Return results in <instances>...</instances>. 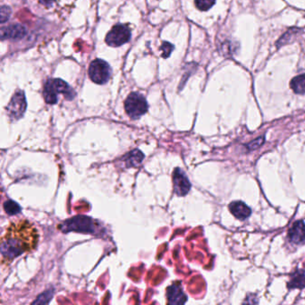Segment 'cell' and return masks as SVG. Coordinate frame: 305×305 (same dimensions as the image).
<instances>
[{"mask_svg": "<svg viewBox=\"0 0 305 305\" xmlns=\"http://www.w3.org/2000/svg\"><path fill=\"white\" fill-rule=\"evenodd\" d=\"M39 240V231L28 219L9 224L1 238V264L8 266L21 255L35 250Z\"/></svg>", "mask_w": 305, "mask_h": 305, "instance_id": "6da1fadb", "label": "cell"}, {"mask_svg": "<svg viewBox=\"0 0 305 305\" xmlns=\"http://www.w3.org/2000/svg\"><path fill=\"white\" fill-rule=\"evenodd\" d=\"M59 94H63L67 100H72L76 96L75 90L61 79H48L43 87V98L47 104L58 103Z\"/></svg>", "mask_w": 305, "mask_h": 305, "instance_id": "7a4b0ae2", "label": "cell"}, {"mask_svg": "<svg viewBox=\"0 0 305 305\" xmlns=\"http://www.w3.org/2000/svg\"><path fill=\"white\" fill-rule=\"evenodd\" d=\"M149 106L143 95L139 92H132L125 101V110L130 118L139 119L148 111Z\"/></svg>", "mask_w": 305, "mask_h": 305, "instance_id": "3957f363", "label": "cell"}, {"mask_svg": "<svg viewBox=\"0 0 305 305\" xmlns=\"http://www.w3.org/2000/svg\"><path fill=\"white\" fill-rule=\"evenodd\" d=\"M89 76L95 83L100 85L105 84L111 76V67L106 61L99 59H95L90 63Z\"/></svg>", "mask_w": 305, "mask_h": 305, "instance_id": "277c9868", "label": "cell"}, {"mask_svg": "<svg viewBox=\"0 0 305 305\" xmlns=\"http://www.w3.org/2000/svg\"><path fill=\"white\" fill-rule=\"evenodd\" d=\"M27 108V102L23 90H18L13 95L11 100L7 108V113L12 121L19 120L24 116Z\"/></svg>", "mask_w": 305, "mask_h": 305, "instance_id": "5b68a950", "label": "cell"}, {"mask_svg": "<svg viewBox=\"0 0 305 305\" xmlns=\"http://www.w3.org/2000/svg\"><path fill=\"white\" fill-rule=\"evenodd\" d=\"M131 30L125 24L115 25L106 36V43L110 47H119L129 41Z\"/></svg>", "mask_w": 305, "mask_h": 305, "instance_id": "8992f818", "label": "cell"}, {"mask_svg": "<svg viewBox=\"0 0 305 305\" xmlns=\"http://www.w3.org/2000/svg\"><path fill=\"white\" fill-rule=\"evenodd\" d=\"M173 182L174 191L178 196L186 195L191 189V183L185 173L181 168H176L174 170Z\"/></svg>", "mask_w": 305, "mask_h": 305, "instance_id": "52a82bcc", "label": "cell"}, {"mask_svg": "<svg viewBox=\"0 0 305 305\" xmlns=\"http://www.w3.org/2000/svg\"><path fill=\"white\" fill-rule=\"evenodd\" d=\"M27 31L22 24H11L8 27L2 28L1 30V39H21L26 35Z\"/></svg>", "mask_w": 305, "mask_h": 305, "instance_id": "ba28073f", "label": "cell"}, {"mask_svg": "<svg viewBox=\"0 0 305 305\" xmlns=\"http://www.w3.org/2000/svg\"><path fill=\"white\" fill-rule=\"evenodd\" d=\"M167 298L170 304H183L187 301V296L178 284H174L167 289Z\"/></svg>", "mask_w": 305, "mask_h": 305, "instance_id": "9c48e42d", "label": "cell"}, {"mask_svg": "<svg viewBox=\"0 0 305 305\" xmlns=\"http://www.w3.org/2000/svg\"><path fill=\"white\" fill-rule=\"evenodd\" d=\"M288 237L294 244H303L305 243V224L302 221L293 223L288 232Z\"/></svg>", "mask_w": 305, "mask_h": 305, "instance_id": "30bf717a", "label": "cell"}, {"mask_svg": "<svg viewBox=\"0 0 305 305\" xmlns=\"http://www.w3.org/2000/svg\"><path fill=\"white\" fill-rule=\"evenodd\" d=\"M229 210H230L231 213L235 216L236 219H241V220L246 219L251 214L250 208L248 207L244 202L240 201V200L231 202L229 205Z\"/></svg>", "mask_w": 305, "mask_h": 305, "instance_id": "8fae6325", "label": "cell"}, {"mask_svg": "<svg viewBox=\"0 0 305 305\" xmlns=\"http://www.w3.org/2000/svg\"><path fill=\"white\" fill-rule=\"evenodd\" d=\"M288 288H299L301 289L305 286V270H298L291 276V279L288 282Z\"/></svg>", "mask_w": 305, "mask_h": 305, "instance_id": "7c38bea8", "label": "cell"}, {"mask_svg": "<svg viewBox=\"0 0 305 305\" xmlns=\"http://www.w3.org/2000/svg\"><path fill=\"white\" fill-rule=\"evenodd\" d=\"M290 87L296 94H305V74L293 77L290 82Z\"/></svg>", "mask_w": 305, "mask_h": 305, "instance_id": "4fadbf2b", "label": "cell"}, {"mask_svg": "<svg viewBox=\"0 0 305 305\" xmlns=\"http://www.w3.org/2000/svg\"><path fill=\"white\" fill-rule=\"evenodd\" d=\"M4 210L8 215L12 216L20 213L22 211V208L20 207L18 204H16V201H14L12 199H8V200L5 201Z\"/></svg>", "mask_w": 305, "mask_h": 305, "instance_id": "5bb4252c", "label": "cell"}, {"mask_svg": "<svg viewBox=\"0 0 305 305\" xmlns=\"http://www.w3.org/2000/svg\"><path fill=\"white\" fill-rule=\"evenodd\" d=\"M215 3L216 0H195L196 8L200 11H208Z\"/></svg>", "mask_w": 305, "mask_h": 305, "instance_id": "9a60e30c", "label": "cell"}, {"mask_svg": "<svg viewBox=\"0 0 305 305\" xmlns=\"http://www.w3.org/2000/svg\"><path fill=\"white\" fill-rule=\"evenodd\" d=\"M174 45L167 41H164L161 45V50L162 51V58L168 59L169 56L171 55L172 51L174 50Z\"/></svg>", "mask_w": 305, "mask_h": 305, "instance_id": "2e32d148", "label": "cell"}, {"mask_svg": "<svg viewBox=\"0 0 305 305\" xmlns=\"http://www.w3.org/2000/svg\"><path fill=\"white\" fill-rule=\"evenodd\" d=\"M1 23L2 24H4L6 21H8L9 19V17H10V15H11V9L10 8H8V7H6V6H3L2 8H1Z\"/></svg>", "mask_w": 305, "mask_h": 305, "instance_id": "e0dca14e", "label": "cell"}, {"mask_svg": "<svg viewBox=\"0 0 305 305\" xmlns=\"http://www.w3.org/2000/svg\"><path fill=\"white\" fill-rule=\"evenodd\" d=\"M39 3L44 6L45 8H51L52 5L54 4L56 0H39Z\"/></svg>", "mask_w": 305, "mask_h": 305, "instance_id": "ac0fdd59", "label": "cell"}]
</instances>
